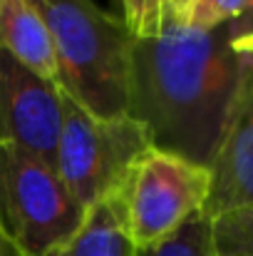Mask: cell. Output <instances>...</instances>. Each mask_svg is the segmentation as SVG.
I'll use <instances>...</instances> for the list:
<instances>
[{
	"label": "cell",
	"instance_id": "cell-1",
	"mask_svg": "<svg viewBox=\"0 0 253 256\" xmlns=\"http://www.w3.org/2000/svg\"><path fill=\"white\" fill-rule=\"evenodd\" d=\"M253 65V12L191 30L164 12L162 30L134 40L129 114L157 150L211 167L229 114Z\"/></svg>",
	"mask_w": 253,
	"mask_h": 256
},
{
	"label": "cell",
	"instance_id": "cell-2",
	"mask_svg": "<svg viewBox=\"0 0 253 256\" xmlns=\"http://www.w3.org/2000/svg\"><path fill=\"white\" fill-rule=\"evenodd\" d=\"M42 15L60 70V90L94 117L129 114L134 35L94 0H30Z\"/></svg>",
	"mask_w": 253,
	"mask_h": 256
},
{
	"label": "cell",
	"instance_id": "cell-3",
	"mask_svg": "<svg viewBox=\"0 0 253 256\" xmlns=\"http://www.w3.org/2000/svg\"><path fill=\"white\" fill-rule=\"evenodd\" d=\"M87 209L52 162L0 147V224L20 256H47L82 226Z\"/></svg>",
	"mask_w": 253,
	"mask_h": 256
},
{
	"label": "cell",
	"instance_id": "cell-4",
	"mask_svg": "<svg viewBox=\"0 0 253 256\" xmlns=\"http://www.w3.org/2000/svg\"><path fill=\"white\" fill-rule=\"evenodd\" d=\"M62 130L55 167L84 209L114 196L132 164L154 147L149 130L132 114L94 117L62 92Z\"/></svg>",
	"mask_w": 253,
	"mask_h": 256
},
{
	"label": "cell",
	"instance_id": "cell-5",
	"mask_svg": "<svg viewBox=\"0 0 253 256\" xmlns=\"http://www.w3.org/2000/svg\"><path fill=\"white\" fill-rule=\"evenodd\" d=\"M211 170L167 150H147L114 192L124 229L137 249L174 236L196 214H204Z\"/></svg>",
	"mask_w": 253,
	"mask_h": 256
},
{
	"label": "cell",
	"instance_id": "cell-6",
	"mask_svg": "<svg viewBox=\"0 0 253 256\" xmlns=\"http://www.w3.org/2000/svg\"><path fill=\"white\" fill-rule=\"evenodd\" d=\"M62 90L0 48V147H22L55 164L62 130Z\"/></svg>",
	"mask_w": 253,
	"mask_h": 256
},
{
	"label": "cell",
	"instance_id": "cell-7",
	"mask_svg": "<svg viewBox=\"0 0 253 256\" xmlns=\"http://www.w3.org/2000/svg\"><path fill=\"white\" fill-rule=\"evenodd\" d=\"M211 192L204 216L253 209V65L239 90L221 144L211 162Z\"/></svg>",
	"mask_w": 253,
	"mask_h": 256
},
{
	"label": "cell",
	"instance_id": "cell-8",
	"mask_svg": "<svg viewBox=\"0 0 253 256\" xmlns=\"http://www.w3.org/2000/svg\"><path fill=\"white\" fill-rule=\"evenodd\" d=\"M0 48L42 80L60 85L50 30L30 0H0Z\"/></svg>",
	"mask_w": 253,
	"mask_h": 256
},
{
	"label": "cell",
	"instance_id": "cell-9",
	"mask_svg": "<svg viewBox=\"0 0 253 256\" xmlns=\"http://www.w3.org/2000/svg\"><path fill=\"white\" fill-rule=\"evenodd\" d=\"M47 256H137V246L124 229L117 202L109 196L87 209L82 226Z\"/></svg>",
	"mask_w": 253,
	"mask_h": 256
},
{
	"label": "cell",
	"instance_id": "cell-10",
	"mask_svg": "<svg viewBox=\"0 0 253 256\" xmlns=\"http://www.w3.org/2000/svg\"><path fill=\"white\" fill-rule=\"evenodd\" d=\"M174 20L191 30H214L253 12V0H181L169 2Z\"/></svg>",
	"mask_w": 253,
	"mask_h": 256
},
{
	"label": "cell",
	"instance_id": "cell-11",
	"mask_svg": "<svg viewBox=\"0 0 253 256\" xmlns=\"http://www.w3.org/2000/svg\"><path fill=\"white\" fill-rule=\"evenodd\" d=\"M137 256H214L211 219L196 214L167 242L149 249H137Z\"/></svg>",
	"mask_w": 253,
	"mask_h": 256
},
{
	"label": "cell",
	"instance_id": "cell-12",
	"mask_svg": "<svg viewBox=\"0 0 253 256\" xmlns=\"http://www.w3.org/2000/svg\"><path fill=\"white\" fill-rule=\"evenodd\" d=\"M214 256H253V209L211 219Z\"/></svg>",
	"mask_w": 253,
	"mask_h": 256
},
{
	"label": "cell",
	"instance_id": "cell-13",
	"mask_svg": "<svg viewBox=\"0 0 253 256\" xmlns=\"http://www.w3.org/2000/svg\"><path fill=\"white\" fill-rule=\"evenodd\" d=\"M119 5L124 25L139 40V38H152L162 30L169 0H119Z\"/></svg>",
	"mask_w": 253,
	"mask_h": 256
},
{
	"label": "cell",
	"instance_id": "cell-14",
	"mask_svg": "<svg viewBox=\"0 0 253 256\" xmlns=\"http://www.w3.org/2000/svg\"><path fill=\"white\" fill-rule=\"evenodd\" d=\"M0 256H20L17 249H15V244L10 242L7 232L2 229V224H0Z\"/></svg>",
	"mask_w": 253,
	"mask_h": 256
},
{
	"label": "cell",
	"instance_id": "cell-15",
	"mask_svg": "<svg viewBox=\"0 0 253 256\" xmlns=\"http://www.w3.org/2000/svg\"><path fill=\"white\" fill-rule=\"evenodd\" d=\"M169 2H181V0H169Z\"/></svg>",
	"mask_w": 253,
	"mask_h": 256
}]
</instances>
